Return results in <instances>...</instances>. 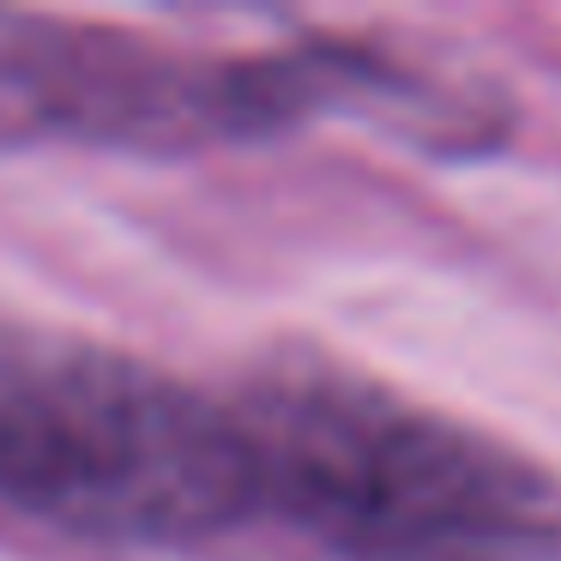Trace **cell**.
<instances>
[{
  "label": "cell",
  "mask_w": 561,
  "mask_h": 561,
  "mask_svg": "<svg viewBox=\"0 0 561 561\" xmlns=\"http://www.w3.org/2000/svg\"><path fill=\"white\" fill-rule=\"evenodd\" d=\"M230 411L260 519L344 561H537L561 543V483L543 465L351 363L272 351Z\"/></svg>",
  "instance_id": "obj_1"
},
{
  "label": "cell",
  "mask_w": 561,
  "mask_h": 561,
  "mask_svg": "<svg viewBox=\"0 0 561 561\" xmlns=\"http://www.w3.org/2000/svg\"><path fill=\"white\" fill-rule=\"evenodd\" d=\"M0 501L103 543H206L260 519L230 399L91 339H0Z\"/></svg>",
  "instance_id": "obj_2"
},
{
  "label": "cell",
  "mask_w": 561,
  "mask_h": 561,
  "mask_svg": "<svg viewBox=\"0 0 561 561\" xmlns=\"http://www.w3.org/2000/svg\"><path fill=\"white\" fill-rule=\"evenodd\" d=\"M67 61H73V25L0 19V146L67 134Z\"/></svg>",
  "instance_id": "obj_3"
}]
</instances>
